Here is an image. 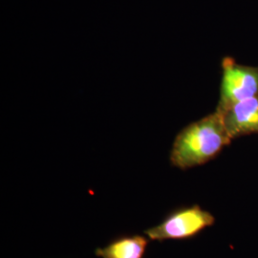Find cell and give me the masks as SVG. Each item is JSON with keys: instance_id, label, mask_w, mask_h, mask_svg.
<instances>
[{"instance_id": "cell-1", "label": "cell", "mask_w": 258, "mask_h": 258, "mask_svg": "<svg viewBox=\"0 0 258 258\" xmlns=\"http://www.w3.org/2000/svg\"><path fill=\"white\" fill-rule=\"evenodd\" d=\"M231 140L221 114L215 110L188 124L176 136L170 152L171 165L180 169L204 165L217 156Z\"/></svg>"}, {"instance_id": "cell-2", "label": "cell", "mask_w": 258, "mask_h": 258, "mask_svg": "<svg viewBox=\"0 0 258 258\" xmlns=\"http://www.w3.org/2000/svg\"><path fill=\"white\" fill-rule=\"evenodd\" d=\"M214 222L212 213L194 205L170 212L159 225L145 231V234L155 241L187 239L211 227Z\"/></svg>"}, {"instance_id": "cell-3", "label": "cell", "mask_w": 258, "mask_h": 258, "mask_svg": "<svg viewBox=\"0 0 258 258\" xmlns=\"http://www.w3.org/2000/svg\"><path fill=\"white\" fill-rule=\"evenodd\" d=\"M220 100L216 111L224 112L237 102L258 96V67L236 63L225 57L222 63Z\"/></svg>"}, {"instance_id": "cell-4", "label": "cell", "mask_w": 258, "mask_h": 258, "mask_svg": "<svg viewBox=\"0 0 258 258\" xmlns=\"http://www.w3.org/2000/svg\"><path fill=\"white\" fill-rule=\"evenodd\" d=\"M220 114L231 139L258 132V96L237 102Z\"/></svg>"}, {"instance_id": "cell-5", "label": "cell", "mask_w": 258, "mask_h": 258, "mask_svg": "<svg viewBox=\"0 0 258 258\" xmlns=\"http://www.w3.org/2000/svg\"><path fill=\"white\" fill-rule=\"evenodd\" d=\"M149 240L143 235H122L95 253L101 258H144Z\"/></svg>"}]
</instances>
